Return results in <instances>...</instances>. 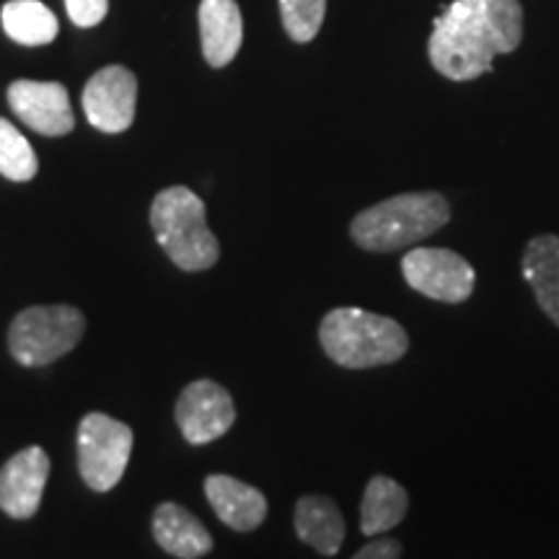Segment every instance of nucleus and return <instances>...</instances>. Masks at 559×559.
<instances>
[{
    "instance_id": "dca6fc26",
    "label": "nucleus",
    "mask_w": 559,
    "mask_h": 559,
    "mask_svg": "<svg viewBox=\"0 0 559 559\" xmlns=\"http://www.w3.org/2000/svg\"><path fill=\"white\" fill-rule=\"evenodd\" d=\"M296 534L319 555L334 557L345 542V519L337 502L324 495H306L296 506Z\"/></svg>"
},
{
    "instance_id": "0eeeda50",
    "label": "nucleus",
    "mask_w": 559,
    "mask_h": 559,
    "mask_svg": "<svg viewBox=\"0 0 559 559\" xmlns=\"http://www.w3.org/2000/svg\"><path fill=\"white\" fill-rule=\"evenodd\" d=\"M402 275L419 296L440 304H464L474 293L477 272L451 249L415 247L402 257Z\"/></svg>"
},
{
    "instance_id": "f3484780",
    "label": "nucleus",
    "mask_w": 559,
    "mask_h": 559,
    "mask_svg": "<svg viewBox=\"0 0 559 559\" xmlns=\"http://www.w3.org/2000/svg\"><path fill=\"white\" fill-rule=\"evenodd\" d=\"M407 508H409L407 489L391 477L376 474V477L368 481L366 495H362L360 531L366 536L386 534V531L400 526L404 521Z\"/></svg>"
},
{
    "instance_id": "6e6552de",
    "label": "nucleus",
    "mask_w": 559,
    "mask_h": 559,
    "mask_svg": "<svg viewBox=\"0 0 559 559\" xmlns=\"http://www.w3.org/2000/svg\"><path fill=\"white\" fill-rule=\"evenodd\" d=\"M177 425L187 443L205 445L226 436L236 423L234 400L221 383L198 379L179 394Z\"/></svg>"
},
{
    "instance_id": "423d86ee",
    "label": "nucleus",
    "mask_w": 559,
    "mask_h": 559,
    "mask_svg": "<svg viewBox=\"0 0 559 559\" xmlns=\"http://www.w3.org/2000/svg\"><path fill=\"white\" fill-rule=\"evenodd\" d=\"M132 428L120 419L88 412L79 425V472L94 492L120 485L132 453Z\"/></svg>"
},
{
    "instance_id": "1a4fd4ad",
    "label": "nucleus",
    "mask_w": 559,
    "mask_h": 559,
    "mask_svg": "<svg viewBox=\"0 0 559 559\" xmlns=\"http://www.w3.org/2000/svg\"><path fill=\"white\" fill-rule=\"evenodd\" d=\"M138 104V79L122 66H107L99 73L91 75V81L83 88V111L86 120L96 130L124 132L135 120Z\"/></svg>"
},
{
    "instance_id": "4be33fe9",
    "label": "nucleus",
    "mask_w": 559,
    "mask_h": 559,
    "mask_svg": "<svg viewBox=\"0 0 559 559\" xmlns=\"http://www.w3.org/2000/svg\"><path fill=\"white\" fill-rule=\"evenodd\" d=\"M402 544L396 539H373L366 544L353 559H400Z\"/></svg>"
},
{
    "instance_id": "39448f33",
    "label": "nucleus",
    "mask_w": 559,
    "mask_h": 559,
    "mask_svg": "<svg viewBox=\"0 0 559 559\" xmlns=\"http://www.w3.org/2000/svg\"><path fill=\"white\" fill-rule=\"evenodd\" d=\"M83 332L86 319L73 306H32L11 321L9 349L19 366H50L79 345Z\"/></svg>"
},
{
    "instance_id": "9d476101",
    "label": "nucleus",
    "mask_w": 559,
    "mask_h": 559,
    "mask_svg": "<svg viewBox=\"0 0 559 559\" xmlns=\"http://www.w3.org/2000/svg\"><path fill=\"white\" fill-rule=\"evenodd\" d=\"M9 107L26 128L39 135L60 138L75 128L73 107L62 83L13 81L9 86Z\"/></svg>"
},
{
    "instance_id": "7ed1b4c3",
    "label": "nucleus",
    "mask_w": 559,
    "mask_h": 559,
    "mask_svg": "<svg viewBox=\"0 0 559 559\" xmlns=\"http://www.w3.org/2000/svg\"><path fill=\"white\" fill-rule=\"evenodd\" d=\"M319 342L326 358L349 370L391 366L409 349V337L400 321L353 306L334 309L321 319Z\"/></svg>"
},
{
    "instance_id": "2eb2a0df",
    "label": "nucleus",
    "mask_w": 559,
    "mask_h": 559,
    "mask_svg": "<svg viewBox=\"0 0 559 559\" xmlns=\"http://www.w3.org/2000/svg\"><path fill=\"white\" fill-rule=\"evenodd\" d=\"M521 264L536 304L559 326V236L542 234L531 239Z\"/></svg>"
},
{
    "instance_id": "f03ea898",
    "label": "nucleus",
    "mask_w": 559,
    "mask_h": 559,
    "mask_svg": "<svg viewBox=\"0 0 559 559\" xmlns=\"http://www.w3.org/2000/svg\"><path fill=\"white\" fill-rule=\"evenodd\" d=\"M451 221V205L438 192H407L362 210L349 223V236L360 249L389 254L409 249Z\"/></svg>"
},
{
    "instance_id": "412c9836",
    "label": "nucleus",
    "mask_w": 559,
    "mask_h": 559,
    "mask_svg": "<svg viewBox=\"0 0 559 559\" xmlns=\"http://www.w3.org/2000/svg\"><path fill=\"white\" fill-rule=\"evenodd\" d=\"M66 11L75 26H96L107 16L109 0H66Z\"/></svg>"
},
{
    "instance_id": "f8f14e48",
    "label": "nucleus",
    "mask_w": 559,
    "mask_h": 559,
    "mask_svg": "<svg viewBox=\"0 0 559 559\" xmlns=\"http://www.w3.org/2000/svg\"><path fill=\"white\" fill-rule=\"evenodd\" d=\"M205 495L221 523L234 531H254L267 519V498L260 489L228 474L205 477Z\"/></svg>"
},
{
    "instance_id": "f257e3e1",
    "label": "nucleus",
    "mask_w": 559,
    "mask_h": 559,
    "mask_svg": "<svg viewBox=\"0 0 559 559\" xmlns=\"http://www.w3.org/2000/svg\"><path fill=\"white\" fill-rule=\"evenodd\" d=\"M523 39L519 0H453L440 13L428 45L430 62L451 81H474L492 70L498 55Z\"/></svg>"
},
{
    "instance_id": "9b49d317",
    "label": "nucleus",
    "mask_w": 559,
    "mask_h": 559,
    "mask_svg": "<svg viewBox=\"0 0 559 559\" xmlns=\"http://www.w3.org/2000/svg\"><path fill=\"white\" fill-rule=\"evenodd\" d=\"M50 479V456L39 445L19 451L0 469V510L16 521H26L41 506Z\"/></svg>"
},
{
    "instance_id": "4468645a",
    "label": "nucleus",
    "mask_w": 559,
    "mask_h": 559,
    "mask_svg": "<svg viewBox=\"0 0 559 559\" xmlns=\"http://www.w3.org/2000/svg\"><path fill=\"white\" fill-rule=\"evenodd\" d=\"M202 55L213 68H226L241 50L243 21L236 0H202L200 3Z\"/></svg>"
},
{
    "instance_id": "a211bd4d",
    "label": "nucleus",
    "mask_w": 559,
    "mask_h": 559,
    "mask_svg": "<svg viewBox=\"0 0 559 559\" xmlns=\"http://www.w3.org/2000/svg\"><path fill=\"white\" fill-rule=\"evenodd\" d=\"M3 32L26 47L50 45L58 37V16L39 0H9L0 11Z\"/></svg>"
},
{
    "instance_id": "20e7f679",
    "label": "nucleus",
    "mask_w": 559,
    "mask_h": 559,
    "mask_svg": "<svg viewBox=\"0 0 559 559\" xmlns=\"http://www.w3.org/2000/svg\"><path fill=\"white\" fill-rule=\"evenodd\" d=\"M151 228L158 247L185 272H205L218 262L221 243L207 228V210L187 187L160 190L151 205Z\"/></svg>"
},
{
    "instance_id": "6ab92c4d",
    "label": "nucleus",
    "mask_w": 559,
    "mask_h": 559,
    "mask_svg": "<svg viewBox=\"0 0 559 559\" xmlns=\"http://www.w3.org/2000/svg\"><path fill=\"white\" fill-rule=\"evenodd\" d=\"M39 171L37 153L16 124L0 117V174L11 181H32Z\"/></svg>"
},
{
    "instance_id": "ddd939ff",
    "label": "nucleus",
    "mask_w": 559,
    "mask_h": 559,
    "mask_svg": "<svg viewBox=\"0 0 559 559\" xmlns=\"http://www.w3.org/2000/svg\"><path fill=\"white\" fill-rule=\"evenodd\" d=\"M153 539L166 555L179 559H200L213 549V536L198 515L179 502H160L153 513Z\"/></svg>"
},
{
    "instance_id": "aec40b11",
    "label": "nucleus",
    "mask_w": 559,
    "mask_h": 559,
    "mask_svg": "<svg viewBox=\"0 0 559 559\" xmlns=\"http://www.w3.org/2000/svg\"><path fill=\"white\" fill-rule=\"evenodd\" d=\"M326 0H280L285 32L296 41H311L324 24Z\"/></svg>"
}]
</instances>
